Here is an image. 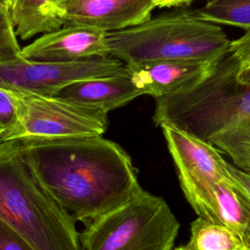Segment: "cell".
Masks as SVG:
<instances>
[{"instance_id":"14","label":"cell","mask_w":250,"mask_h":250,"mask_svg":"<svg viewBox=\"0 0 250 250\" xmlns=\"http://www.w3.org/2000/svg\"><path fill=\"white\" fill-rule=\"evenodd\" d=\"M11 17L16 34L21 40L53 31L63 25L51 0H14Z\"/></svg>"},{"instance_id":"27","label":"cell","mask_w":250,"mask_h":250,"mask_svg":"<svg viewBox=\"0 0 250 250\" xmlns=\"http://www.w3.org/2000/svg\"><path fill=\"white\" fill-rule=\"evenodd\" d=\"M1 132H2V131H1V128H0V135H1Z\"/></svg>"},{"instance_id":"24","label":"cell","mask_w":250,"mask_h":250,"mask_svg":"<svg viewBox=\"0 0 250 250\" xmlns=\"http://www.w3.org/2000/svg\"><path fill=\"white\" fill-rule=\"evenodd\" d=\"M72 0H51V4L55 11L59 14V16L62 18V11L63 8Z\"/></svg>"},{"instance_id":"10","label":"cell","mask_w":250,"mask_h":250,"mask_svg":"<svg viewBox=\"0 0 250 250\" xmlns=\"http://www.w3.org/2000/svg\"><path fill=\"white\" fill-rule=\"evenodd\" d=\"M218 62L164 61L125 64L129 77L142 95L161 98L186 93L214 70Z\"/></svg>"},{"instance_id":"28","label":"cell","mask_w":250,"mask_h":250,"mask_svg":"<svg viewBox=\"0 0 250 250\" xmlns=\"http://www.w3.org/2000/svg\"><path fill=\"white\" fill-rule=\"evenodd\" d=\"M192 1H194V0H190V2H192Z\"/></svg>"},{"instance_id":"21","label":"cell","mask_w":250,"mask_h":250,"mask_svg":"<svg viewBox=\"0 0 250 250\" xmlns=\"http://www.w3.org/2000/svg\"><path fill=\"white\" fill-rule=\"evenodd\" d=\"M0 250H34L12 228L0 219Z\"/></svg>"},{"instance_id":"23","label":"cell","mask_w":250,"mask_h":250,"mask_svg":"<svg viewBox=\"0 0 250 250\" xmlns=\"http://www.w3.org/2000/svg\"><path fill=\"white\" fill-rule=\"evenodd\" d=\"M153 5L156 7L164 8V7H174L180 6L183 4L190 3V0H152Z\"/></svg>"},{"instance_id":"2","label":"cell","mask_w":250,"mask_h":250,"mask_svg":"<svg viewBox=\"0 0 250 250\" xmlns=\"http://www.w3.org/2000/svg\"><path fill=\"white\" fill-rule=\"evenodd\" d=\"M0 219L34 250H81L76 221L43 188L12 141L0 142Z\"/></svg>"},{"instance_id":"9","label":"cell","mask_w":250,"mask_h":250,"mask_svg":"<svg viewBox=\"0 0 250 250\" xmlns=\"http://www.w3.org/2000/svg\"><path fill=\"white\" fill-rule=\"evenodd\" d=\"M104 30L67 24L43 33L21 49L20 56L28 61L69 62L108 56Z\"/></svg>"},{"instance_id":"25","label":"cell","mask_w":250,"mask_h":250,"mask_svg":"<svg viewBox=\"0 0 250 250\" xmlns=\"http://www.w3.org/2000/svg\"><path fill=\"white\" fill-rule=\"evenodd\" d=\"M13 2L14 0H0V9L11 12Z\"/></svg>"},{"instance_id":"15","label":"cell","mask_w":250,"mask_h":250,"mask_svg":"<svg viewBox=\"0 0 250 250\" xmlns=\"http://www.w3.org/2000/svg\"><path fill=\"white\" fill-rule=\"evenodd\" d=\"M186 246L188 250H250L234 230L199 216L190 225Z\"/></svg>"},{"instance_id":"5","label":"cell","mask_w":250,"mask_h":250,"mask_svg":"<svg viewBox=\"0 0 250 250\" xmlns=\"http://www.w3.org/2000/svg\"><path fill=\"white\" fill-rule=\"evenodd\" d=\"M85 225L81 250H172L180 229L167 202L145 189Z\"/></svg>"},{"instance_id":"1","label":"cell","mask_w":250,"mask_h":250,"mask_svg":"<svg viewBox=\"0 0 250 250\" xmlns=\"http://www.w3.org/2000/svg\"><path fill=\"white\" fill-rule=\"evenodd\" d=\"M11 141L43 188L76 222L87 224L143 189L129 154L102 136Z\"/></svg>"},{"instance_id":"16","label":"cell","mask_w":250,"mask_h":250,"mask_svg":"<svg viewBox=\"0 0 250 250\" xmlns=\"http://www.w3.org/2000/svg\"><path fill=\"white\" fill-rule=\"evenodd\" d=\"M209 143L228 154L233 166L250 175V113L215 133Z\"/></svg>"},{"instance_id":"20","label":"cell","mask_w":250,"mask_h":250,"mask_svg":"<svg viewBox=\"0 0 250 250\" xmlns=\"http://www.w3.org/2000/svg\"><path fill=\"white\" fill-rule=\"evenodd\" d=\"M229 53L237 64L238 81L244 85H250V29L230 42Z\"/></svg>"},{"instance_id":"12","label":"cell","mask_w":250,"mask_h":250,"mask_svg":"<svg viewBox=\"0 0 250 250\" xmlns=\"http://www.w3.org/2000/svg\"><path fill=\"white\" fill-rule=\"evenodd\" d=\"M160 127L178 173L196 174L231 184L228 162L214 145L171 125Z\"/></svg>"},{"instance_id":"26","label":"cell","mask_w":250,"mask_h":250,"mask_svg":"<svg viewBox=\"0 0 250 250\" xmlns=\"http://www.w3.org/2000/svg\"><path fill=\"white\" fill-rule=\"evenodd\" d=\"M175 250H188V249L187 248V246H181V247H178V248H176Z\"/></svg>"},{"instance_id":"22","label":"cell","mask_w":250,"mask_h":250,"mask_svg":"<svg viewBox=\"0 0 250 250\" xmlns=\"http://www.w3.org/2000/svg\"><path fill=\"white\" fill-rule=\"evenodd\" d=\"M227 168L232 188L250 204V175L240 171L229 163H228Z\"/></svg>"},{"instance_id":"6","label":"cell","mask_w":250,"mask_h":250,"mask_svg":"<svg viewBox=\"0 0 250 250\" xmlns=\"http://www.w3.org/2000/svg\"><path fill=\"white\" fill-rule=\"evenodd\" d=\"M127 74L124 62L100 57L69 62H34L20 55L0 61V87L44 97H54L74 82Z\"/></svg>"},{"instance_id":"17","label":"cell","mask_w":250,"mask_h":250,"mask_svg":"<svg viewBox=\"0 0 250 250\" xmlns=\"http://www.w3.org/2000/svg\"><path fill=\"white\" fill-rule=\"evenodd\" d=\"M193 12L201 20L215 24L250 29V0H207Z\"/></svg>"},{"instance_id":"18","label":"cell","mask_w":250,"mask_h":250,"mask_svg":"<svg viewBox=\"0 0 250 250\" xmlns=\"http://www.w3.org/2000/svg\"><path fill=\"white\" fill-rule=\"evenodd\" d=\"M20 127V117L15 93L0 87V142L9 141Z\"/></svg>"},{"instance_id":"3","label":"cell","mask_w":250,"mask_h":250,"mask_svg":"<svg viewBox=\"0 0 250 250\" xmlns=\"http://www.w3.org/2000/svg\"><path fill=\"white\" fill-rule=\"evenodd\" d=\"M223 29L193 11H173L106 33L108 56L125 64L164 61L219 62L229 52Z\"/></svg>"},{"instance_id":"11","label":"cell","mask_w":250,"mask_h":250,"mask_svg":"<svg viewBox=\"0 0 250 250\" xmlns=\"http://www.w3.org/2000/svg\"><path fill=\"white\" fill-rule=\"evenodd\" d=\"M154 8L152 0H72L62 11V19L63 25L111 32L147 21Z\"/></svg>"},{"instance_id":"8","label":"cell","mask_w":250,"mask_h":250,"mask_svg":"<svg viewBox=\"0 0 250 250\" xmlns=\"http://www.w3.org/2000/svg\"><path fill=\"white\" fill-rule=\"evenodd\" d=\"M181 188L199 217L224 225L250 247V204L231 184L200 175L178 173Z\"/></svg>"},{"instance_id":"19","label":"cell","mask_w":250,"mask_h":250,"mask_svg":"<svg viewBox=\"0 0 250 250\" xmlns=\"http://www.w3.org/2000/svg\"><path fill=\"white\" fill-rule=\"evenodd\" d=\"M21 49L11 12L0 9V61L20 55Z\"/></svg>"},{"instance_id":"13","label":"cell","mask_w":250,"mask_h":250,"mask_svg":"<svg viewBox=\"0 0 250 250\" xmlns=\"http://www.w3.org/2000/svg\"><path fill=\"white\" fill-rule=\"evenodd\" d=\"M141 96L127 74L83 80L69 84L54 97L105 113Z\"/></svg>"},{"instance_id":"7","label":"cell","mask_w":250,"mask_h":250,"mask_svg":"<svg viewBox=\"0 0 250 250\" xmlns=\"http://www.w3.org/2000/svg\"><path fill=\"white\" fill-rule=\"evenodd\" d=\"M20 127L9 140L20 138H76L103 136L107 113L77 105L56 97L13 91Z\"/></svg>"},{"instance_id":"4","label":"cell","mask_w":250,"mask_h":250,"mask_svg":"<svg viewBox=\"0 0 250 250\" xmlns=\"http://www.w3.org/2000/svg\"><path fill=\"white\" fill-rule=\"evenodd\" d=\"M250 113V85L237 79V64L229 52L195 88L155 99L153 122L171 125L202 140Z\"/></svg>"}]
</instances>
